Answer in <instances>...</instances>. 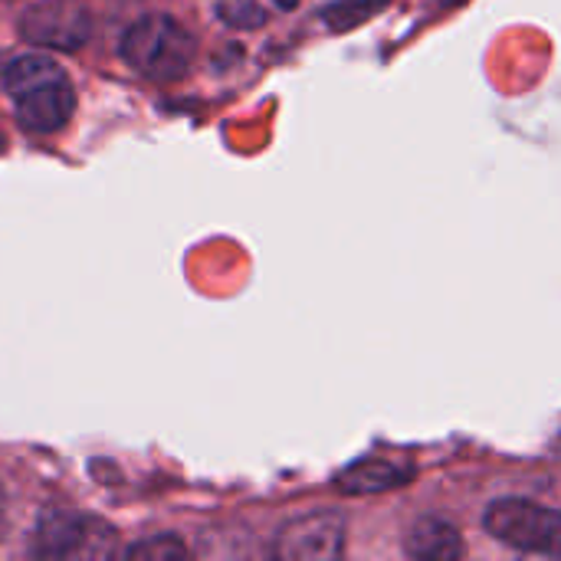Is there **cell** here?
I'll return each instance as SVG.
<instances>
[{
  "label": "cell",
  "mask_w": 561,
  "mask_h": 561,
  "mask_svg": "<svg viewBox=\"0 0 561 561\" xmlns=\"http://www.w3.org/2000/svg\"><path fill=\"white\" fill-rule=\"evenodd\" d=\"M3 89L16 108L20 125L36 135L59 131L76 108V92L66 69L46 56L10 59L3 69Z\"/></svg>",
  "instance_id": "cell-1"
},
{
  "label": "cell",
  "mask_w": 561,
  "mask_h": 561,
  "mask_svg": "<svg viewBox=\"0 0 561 561\" xmlns=\"http://www.w3.org/2000/svg\"><path fill=\"white\" fill-rule=\"evenodd\" d=\"M122 59L151 82H178L194 62V36L164 13H148L122 36Z\"/></svg>",
  "instance_id": "cell-2"
},
{
  "label": "cell",
  "mask_w": 561,
  "mask_h": 561,
  "mask_svg": "<svg viewBox=\"0 0 561 561\" xmlns=\"http://www.w3.org/2000/svg\"><path fill=\"white\" fill-rule=\"evenodd\" d=\"M483 526L496 542L523 556L561 559V510L523 496H506L486 506Z\"/></svg>",
  "instance_id": "cell-3"
},
{
  "label": "cell",
  "mask_w": 561,
  "mask_h": 561,
  "mask_svg": "<svg viewBox=\"0 0 561 561\" xmlns=\"http://www.w3.org/2000/svg\"><path fill=\"white\" fill-rule=\"evenodd\" d=\"M118 552V536L108 523L92 516H72L49 510L33 533L36 559H112Z\"/></svg>",
  "instance_id": "cell-4"
},
{
  "label": "cell",
  "mask_w": 561,
  "mask_h": 561,
  "mask_svg": "<svg viewBox=\"0 0 561 561\" xmlns=\"http://www.w3.org/2000/svg\"><path fill=\"white\" fill-rule=\"evenodd\" d=\"M348 519L339 510H316L289 519L276 539L273 556L279 561H332L345 552Z\"/></svg>",
  "instance_id": "cell-5"
},
{
  "label": "cell",
  "mask_w": 561,
  "mask_h": 561,
  "mask_svg": "<svg viewBox=\"0 0 561 561\" xmlns=\"http://www.w3.org/2000/svg\"><path fill=\"white\" fill-rule=\"evenodd\" d=\"M20 33L49 49H79L92 33V16L79 0H36L20 16Z\"/></svg>",
  "instance_id": "cell-6"
},
{
  "label": "cell",
  "mask_w": 561,
  "mask_h": 561,
  "mask_svg": "<svg viewBox=\"0 0 561 561\" xmlns=\"http://www.w3.org/2000/svg\"><path fill=\"white\" fill-rule=\"evenodd\" d=\"M404 552L417 561H457L467 556V546L457 526L437 516H424L408 529Z\"/></svg>",
  "instance_id": "cell-7"
},
{
  "label": "cell",
  "mask_w": 561,
  "mask_h": 561,
  "mask_svg": "<svg viewBox=\"0 0 561 561\" xmlns=\"http://www.w3.org/2000/svg\"><path fill=\"white\" fill-rule=\"evenodd\" d=\"M411 480V470L394 463V460H385V457H371V460H362L355 467H348L342 477H339V490L348 493V496H371V493H388V490H398Z\"/></svg>",
  "instance_id": "cell-8"
},
{
  "label": "cell",
  "mask_w": 561,
  "mask_h": 561,
  "mask_svg": "<svg viewBox=\"0 0 561 561\" xmlns=\"http://www.w3.org/2000/svg\"><path fill=\"white\" fill-rule=\"evenodd\" d=\"M217 16L233 30H256L266 23V10L256 0H217Z\"/></svg>",
  "instance_id": "cell-9"
},
{
  "label": "cell",
  "mask_w": 561,
  "mask_h": 561,
  "mask_svg": "<svg viewBox=\"0 0 561 561\" xmlns=\"http://www.w3.org/2000/svg\"><path fill=\"white\" fill-rule=\"evenodd\" d=\"M385 3H391V0H339V3H332L325 10V20H329L332 30H345V26H355V23L368 20Z\"/></svg>",
  "instance_id": "cell-10"
},
{
  "label": "cell",
  "mask_w": 561,
  "mask_h": 561,
  "mask_svg": "<svg viewBox=\"0 0 561 561\" xmlns=\"http://www.w3.org/2000/svg\"><path fill=\"white\" fill-rule=\"evenodd\" d=\"M125 556L135 561H181L187 559V549H184V542L174 539V536H158V539L135 542Z\"/></svg>",
  "instance_id": "cell-11"
},
{
  "label": "cell",
  "mask_w": 561,
  "mask_h": 561,
  "mask_svg": "<svg viewBox=\"0 0 561 561\" xmlns=\"http://www.w3.org/2000/svg\"><path fill=\"white\" fill-rule=\"evenodd\" d=\"M7 533H10V503H7V493L0 486V542L7 539Z\"/></svg>",
  "instance_id": "cell-12"
},
{
  "label": "cell",
  "mask_w": 561,
  "mask_h": 561,
  "mask_svg": "<svg viewBox=\"0 0 561 561\" xmlns=\"http://www.w3.org/2000/svg\"><path fill=\"white\" fill-rule=\"evenodd\" d=\"M273 3H276L279 10H296V7H299V0H273Z\"/></svg>",
  "instance_id": "cell-13"
},
{
  "label": "cell",
  "mask_w": 561,
  "mask_h": 561,
  "mask_svg": "<svg viewBox=\"0 0 561 561\" xmlns=\"http://www.w3.org/2000/svg\"><path fill=\"white\" fill-rule=\"evenodd\" d=\"M0 151H3V131H0Z\"/></svg>",
  "instance_id": "cell-14"
}]
</instances>
